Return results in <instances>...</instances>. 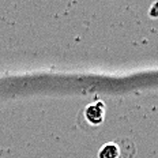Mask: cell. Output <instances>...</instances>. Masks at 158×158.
<instances>
[{"label": "cell", "mask_w": 158, "mask_h": 158, "mask_svg": "<svg viewBox=\"0 0 158 158\" xmlns=\"http://www.w3.org/2000/svg\"><path fill=\"white\" fill-rule=\"evenodd\" d=\"M104 116H105V106L102 102H95L91 104L86 108V112H85V117L90 124L93 126H98L104 121Z\"/></svg>", "instance_id": "obj_1"}, {"label": "cell", "mask_w": 158, "mask_h": 158, "mask_svg": "<svg viewBox=\"0 0 158 158\" xmlns=\"http://www.w3.org/2000/svg\"><path fill=\"white\" fill-rule=\"evenodd\" d=\"M120 150L114 143H108L105 144L102 149L98 153V158H118Z\"/></svg>", "instance_id": "obj_2"}]
</instances>
